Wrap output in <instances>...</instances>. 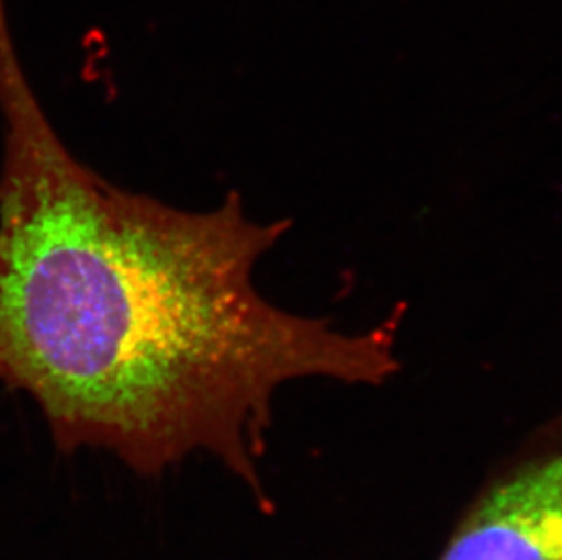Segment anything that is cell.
<instances>
[{
    "label": "cell",
    "instance_id": "7a4b0ae2",
    "mask_svg": "<svg viewBox=\"0 0 562 560\" xmlns=\"http://www.w3.org/2000/svg\"><path fill=\"white\" fill-rule=\"evenodd\" d=\"M440 560H562V446L495 481Z\"/></svg>",
    "mask_w": 562,
    "mask_h": 560
},
{
    "label": "cell",
    "instance_id": "6da1fadb",
    "mask_svg": "<svg viewBox=\"0 0 562 560\" xmlns=\"http://www.w3.org/2000/svg\"><path fill=\"white\" fill-rule=\"evenodd\" d=\"M0 384L32 396L63 453L157 477L206 451L265 501L257 460L288 382L381 387L397 315L342 332L276 306L257 262L286 235L228 193L187 212L75 159L22 71L0 77Z\"/></svg>",
    "mask_w": 562,
    "mask_h": 560
}]
</instances>
